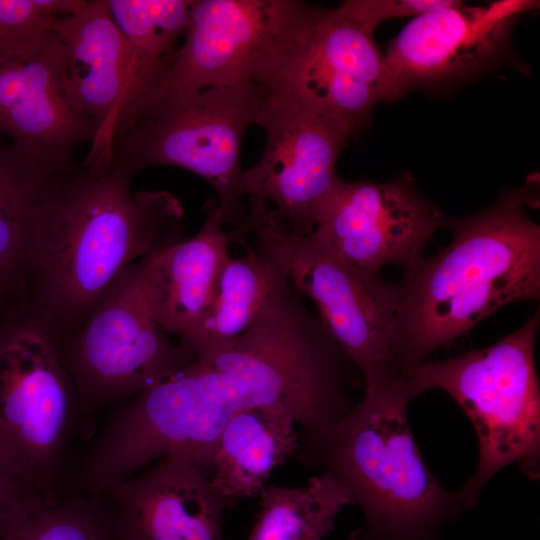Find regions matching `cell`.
Returning a JSON list of instances; mask_svg holds the SVG:
<instances>
[{
  "mask_svg": "<svg viewBox=\"0 0 540 540\" xmlns=\"http://www.w3.org/2000/svg\"><path fill=\"white\" fill-rule=\"evenodd\" d=\"M5 320V318H3L0 314V324Z\"/></svg>",
  "mask_w": 540,
  "mask_h": 540,
  "instance_id": "obj_28",
  "label": "cell"
},
{
  "mask_svg": "<svg viewBox=\"0 0 540 540\" xmlns=\"http://www.w3.org/2000/svg\"><path fill=\"white\" fill-rule=\"evenodd\" d=\"M137 172L114 153L61 173L29 252L24 313L57 338L76 331L130 265L185 239L184 210L165 190L132 192Z\"/></svg>",
  "mask_w": 540,
  "mask_h": 540,
  "instance_id": "obj_2",
  "label": "cell"
},
{
  "mask_svg": "<svg viewBox=\"0 0 540 540\" xmlns=\"http://www.w3.org/2000/svg\"><path fill=\"white\" fill-rule=\"evenodd\" d=\"M52 31L62 50L65 89L98 128L85 158L111 161L118 140L158 98L172 60L152 59L132 48L104 0L86 1L76 13L59 18Z\"/></svg>",
  "mask_w": 540,
  "mask_h": 540,
  "instance_id": "obj_11",
  "label": "cell"
},
{
  "mask_svg": "<svg viewBox=\"0 0 540 540\" xmlns=\"http://www.w3.org/2000/svg\"><path fill=\"white\" fill-rule=\"evenodd\" d=\"M284 406H264L233 416L214 445L210 481L230 505L260 495L272 470L295 456L300 435Z\"/></svg>",
  "mask_w": 540,
  "mask_h": 540,
  "instance_id": "obj_20",
  "label": "cell"
},
{
  "mask_svg": "<svg viewBox=\"0 0 540 540\" xmlns=\"http://www.w3.org/2000/svg\"><path fill=\"white\" fill-rule=\"evenodd\" d=\"M540 310L496 343L457 356L421 362L404 370L416 396L447 393L471 421L478 440V462L457 491L472 509L491 478L518 463L533 480L540 471V389L534 351Z\"/></svg>",
  "mask_w": 540,
  "mask_h": 540,
  "instance_id": "obj_5",
  "label": "cell"
},
{
  "mask_svg": "<svg viewBox=\"0 0 540 540\" xmlns=\"http://www.w3.org/2000/svg\"><path fill=\"white\" fill-rule=\"evenodd\" d=\"M44 505L0 459V540H12L25 519Z\"/></svg>",
  "mask_w": 540,
  "mask_h": 540,
  "instance_id": "obj_26",
  "label": "cell"
},
{
  "mask_svg": "<svg viewBox=\"0 0 540 540\" xmlns=\"http://www.w3.org/2000/svg\"><path fill=\"white\" fill-rule=\"evenodd\" d=\"M536 180L505 190L485 210L447 218V246L403 269L397 313L401 370L424 362L500 308L540 299Z\"/></svg>",
  "mask_w": 540,
  "mask_h": 540,
  "instance_id": "obj_3",
  "label": "cell"
},
{
  "mask_svg": "<svg viewBox=\"0 0 540 540\" xmlns=\"http://www.w3.org/2000/svg\"><path fill=\"white\" fill-rule=\"evenodd\" d=\"M359 383L355 364L286 280L243 334L125 401L91 461L100 477L117 481L183 453L210 479L214 445L236 414L284 406L302 427L300 439H309L352 409Z\"/></svg>",
  "mask_w": 540,
  "mask_h": 540,
  "instance_id": "obj_1",
  "label": "cell"
},
{
  "mask_svg": "<svg viewBox=\"0 0 540 540\" xmlns=\"http://www.w3.org/2000/svg\"><path fill=\"white\" fill-rule=\"evenodd\" d=\"M205 219L195 236L143 259V288L149 310L185 346L199 333L214 300L230 254L231 232L223 230L216 199L204 205Z\"/></svg>",
  "mask_w": 540,
  "mask_h": 540,
  "instance_id": "obj_18",
  "label": "cell"
},
{
  "mask_svg": "<svg viewBox=\"0 0 540 540\" xmlns=\"http://www.w3.org/2000/svg\"><path fill=\"white\" fill-rule=\"evenodd\" d=\"M286 280L282 266L256 245L247 247L239 258L229 256L211 309L199 333L185 347L197 357L240 336Z\"/></svg>",
  "mask_w": 540,
  "mask_h": 540,
  "instance_id": "obj_21",
  "label": "cell"
},
{
  "mask_svg": "<svg viewBox=\"0 0 540 540\" xmlns=\"http://www.w3.org/2000/svg\"><path fill=\"white\" fill-rule=\"evenodd\" d=\"M405 371L376 388L323 433L300 440L296 457L340 482L365 522L348 540H439L466 510L430 472L408 421L416 398Z\"/></svg>",
  "mask_w": 540,
  "mask_h": 540,
  "instance_id": "obj_4",
  "label": "cell"
},
{
  "mask_svg": "<svg viewBox=\"0 0 540 540\" xmlns=\"http://www.w3.org/2000/svg\"><path fill=\"white\" fill-rule=\"evenodd\" d=\"M455 0H347L343 6L367 30L374 33L383 21L418 16L455 3Z\"/></svg>",
  "mask_w": 540,
  "mask_h": 540,
  "instance_id": "obj_27",
  "label": "cell"
},
{
  "mask_svg": "<svg viewBox=\"0 0 540 540\" xmlns=\"http://www.w3.org/2000/svg\"><path fill=\"white\" fill-rule=\"evenodd\" d=\"M78 416L57 338L24 313L0 324V459L43 503L55 490L61 457Z\"/></svg>",
  "mask_w": 540,
  "mask_h": 540,
  "instance_id": "obj_8",
  "label": "cell"
},
{
  "mask_svg": "<svg viewBox=\"0 0 540 540\" xmlns=\"http://www.w3.org/2000/svg\"><path fill=\"white\" fill-rule=\"evenodd\" d=\"M256 125L264 128L266 144L259 161L244 169L245 193L272 200L281 222L307 235L341 179L337 161L355 133L278 85L270 88Z\"/></svg>",
  "mask_w": 540,
  "mask_h": 540,
  "instance_id": "obj_12",
  "label": "cell"
},
{
  "mask_svg": "<svg viewBox=\"0 0 540 540\" xmlns=\"http://www.w3.org/2000/svg\"><path fill=\"white\" fill-rule=\"evenodd\" d=\"M86 0H0V63L33 50L55 22L80 10Z\"/></svg>",
  "mask_w": 540,
  "mask_h": 540,
  "instance_id": "obj_25",
  "label": "cell"
},
{
  "mask_svg": "<svg viewBox=\"0 0 540 540\" xmlns=\"http://www.w3.org/2000/svg\"><path fill=\"white\" fill-rule=\"evenodd\" d=\"M446 217L409 175L387 182L340 179L322 205L314 231L346 263L368 273L423 256Z\"/></svg>",
  "mask_w": 540,
  "mask_h": 540,
  "instance_id": "obj_14",
  "label": "cell"
},
{
  "mask_svg": "<svg viewBox=\"0 0 540 540\" xmlns=\"http://www.w3.org/2000/svg\"><path fill=\"white\" fill-rule=\"evenodd\" d=\"M100 498L60 500L34 510L12 540H120Z\"/></svg>",
  "mask_w": 540,
  "mask_h": 540,
  "instance_id": "obj_24",
  "label": "cell"
},
{
  "mask_svg": "<svg viewBox=\"0 0 540 540\" xmlns=\"http://www.w3.org/2000/svg\"><path fill=\"white\" fill-rule=\"evenodd\" d=\"M270 88L244 85L162 93L118 140L114 153L137 173L175 166L200 176L215 190L224 224H240L246 195L242 138L257 124Z\"/></svg>",
  "mask_w": 540,
  "mask_h": 540,
  "instance_id": "obj_7",
  "label": "cell"
},
{
  "mask_svg": "<svg viewBox=\"0 0 540 540\" xmlns=\"http://www.w3.org/2000/svg\"><path fill=\"white\" fill-rule=\"evenodd\" d=\"M104 498L120 540H223L230 503L183 453L105 486Z\"/></svg>",
  "mask_w": 540,
  "mask_h": 540,
  "instance_id": "obj_17",
  "label": "cell"
},
{
  "mask_svg": "<svg viewBox=\"0 0 540 540\" xmlns=\"http://www.w3.org/2000/svg\"><path fill=\"white\" fill-rule=\"evenodd\" d=\"M0 137V314L24 313L32 239L61 173Z\"/></svg>",
  "mask_w": 540,
  "mask_h": 540,
  "instance_id": "obj_19",
  "label": "cell"
},
{
  "mask_svg": "<svg viewBox=\"0 0 540 540\" xmlns=\"http://www.w3.org/2000/svg\"><path fill=\"white\" fill-rule=\"evenodd\" d=\"M341 3L317 6L278 82L314 111L358 132L383 102V53Z\"/></svg>",
  "mask_w": 540,
  "mask_h": 540,
  "instance_id": "obj_15",
  "label": "cell"
},
{
  "mask_svg": "<svg viewBox=\"0 0 540 540\" xmlns=\"http://www.w3.org/2000/svg\"><path fill=\"white\" fill-rule=\"evenodd\" d=\"M143 270V259L127 267L86 321L57 339L80 417L127 401L196 359L152 316Z\"/></svg>",
  "mask_w": 540,
  "mask_h": 540,
  "instance_id": "obj_9",
  "label": "cell"
},
{
  "mask_svg": "<svg viewBox=\"0 0 540 540\" xmlns=\"http://www.w3.org/2000/svg\"><path fill=\"white\" fill-rule=\"evenodd\" d=\"M259 496L248 540H321L333 530L341 509L352 504L344 486L326 474L311 477L302 487L270 484Z\"/></svg>",
  "mask_w": 540,
  "mask_h": 540,
  "instance_id": "obj_22",
  "label": "cell"
},
{
  "mask_svg": "<svg viewBox=\"0 0 540 540\" xmlns=\"http://www.w3.org/2000/svg\"><path fill=\"white\" fill-rule=\"evenodd\" d=\"M127 42L157 60H172L189 24L193 0H104Z\"/></svg>",
  "mask_w": 540,
  "mask_h": 540,
  "instance_id": "obj_23",
  "label": "cell"
},
{
  "mask_svg": "<svg viewBox=\"0 0 540 540\" xmlns=\"http://www.w3.org/2000/svg\"><path fill=\"white\" fill-rule=\"evenodd\" d=\"M317 6L297 0H193L162 93L275 86ZM159 97V96H158Z\"/></svg>",
  "mask_w": 540,
  "mask_h": 540,
  "instance_id": "obj_10",
  "label": "cell"
},
{
  "mask_svg": "<svg viewBox=\"0 0 540 540\" xmlns=\"http://www.w3.org/2000/svg\"><path fill=\"white\" fill-rule=\"evenodd\" d=\"M249 202L246 232L282 266L291 285L314 302L324 328L361 373L365 391L403 372L398 355L399 283L346 263L314 230L294 234L264 199Z\"/></svg>",
  "mask_w": 540,
  "mask_h": 540,
  "instance_id": "obj_6",
  "label": "cell"
},
{
  "mask_svg": "<svg viewBox=\"0 0 540 540\" xmlns=\"http://www.w3.org/2000/svg\"><path fill=\"white\" fill-rule=\"evenodd\" d=\"M96 124L71 101L62 50L51 31L33 50L0 63V137L59 170L74 149L95 140Z\"/></svg>",
  "mask_w": 540,
  "mask_h": 540,
  "instance_id": "obj_16",
  "label": "cell"
},
{
  "mask_svg": "<svg viewBox=\"0 0 540 540\" xmlns=\"http://www.w3.org/2000/svg\"><path fill=\"white\" fill-rule=\"evenodd\" d=\"M538 7L534 0L456 1L415 16L383 53V102L488 69L507 51L517 20Z\"/></svg>",
  "mask_w": 540,
  "mask_h": 540,
  "instance_id": "obj_13",
  "label": "cell"
}]
</instances>
